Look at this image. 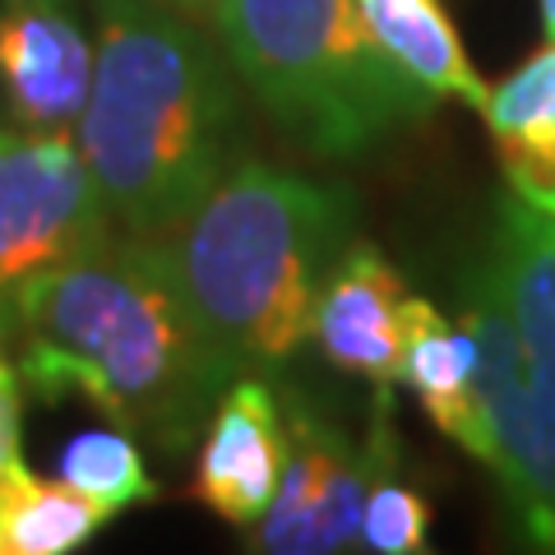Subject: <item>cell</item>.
Wrapping results in <instances>:
<instances>
[{"label":"cell","instance_id":"5","mask_svg":"<svg viewBox=\"0 0 555 555\" xmlns=\"http://www.w3.org/2000/svg\"><path fill=\"white\" fill-rule=\"evenodd\" d=\"M112 236L116 218L75 130H0V310L38 273Z\"/></svg>","mask_w":555,"mask_h":555},{"label":"cell","instance_id":"17","mask_svg":"<svg viewBox=\"0 0 555 555\" xmlns=\"http://www.w3.org/2000/svg\"><path fill=\"white\" fill-rule=\"evenodd\" d=\"M20 408H24V379L14 366L0 371V473L20 463Z\"/></svg>","mask_w":555,"mask_h":555},{"label":"cell","instance_id":"18","mask_svg":"<svg viewBox=\"0 0 555 555\" xmlns=\"http://www.w3.org/2000/svg\"><path fill=\"white\" fill-rule=\"evenodd\" d=\"M171 5L195 14V20H204V24H214V0H171Z\"/></svg>","mask_w":555,"mask_h":555},{"label":"cell","instance_id":"2","mask_svg":"<svg viewBox=\"0 0 555 555\" xmlns=\"http://www.w3.org/2000/svg\"><path fill=\"white\" fill-rule=\"evenodd\" d=\"M93 89L75 139L116 232L163 241L236 158V69L171 0H89Z\"/></svg>","mask_w":555,"mask_h":555},{"label":"cell","instance_id":"12","mask_svg":"<svg viewBox=\"0 0 555 555\" xmlns=\"http://www.w3.org/2000/svg\"><path fill=\"white\" fill-rule=\"evenodd\" d=\"M481 116L509 190L555 218V42L491 89Z\"/></svg>","mask_w":555,"mask_h":555},{"label":"cell","instance_id":"15","mask_svg":"<svg viewBox=\"0 0 555 555\" xmlns=\"http://www.w3.org/2000/svg\"><path fill=\"white\" fill-rule=\"evenodd\" d=\"M61 481L75 486L83 500H93L107 518H116L120 509L149 505V500L158 495V481L149 477L134 436L120 426L79 430V436L61 449Z\"/></svg>","mask_w":555,"mask_h":555},{"label":"cell","instance_id":"19","mask_svg":"<svg viewBox=\"0 0 555 555\" xmlns=\"http://www.w3.org/2000/svg\"><path fill=\"white\" fill-rule=\"evenodd\" d=\"M537 10H542V33H546V42H555V0H537Z\"/></svg>","mask_w":555,"mask_h":555},{"label":"cell","instance_id":"3","mask_svg":"<svg viewBox=\"0 0 555 555\" xmlns=\"http://www.w3.org/2000/svg\"><path fill=\"white\" fill-rule=\"evenodd\" d=\"M357 199L259 158H236L167 236L185 297L236 375H283L315 343L324 278L352 246Z\"/></svg>","mask_w":555,"mask_h":555},{"label":"cell","instance_id":"10","mask_svg":"<svg viewBox=\"0 0 555 555\" xmlns=\"http://www.w3.org/2000/svg\"><path fill=\"white\" fill-rule=\"evenodd\" d=\"M408 287L385 255L352 241L324 278L315 301V343L338 371L371 379L379 393L398 385Z\"/></svg>","mask_w":555,"mask_h":555},{"label":"cell","instance_id":"9","mask_svg":"<svg viewBox=\"0 0 555 555\" xmlns=\"http://www.w3.org/2000/svg\"><path fill=\"white\" fill-rule=\"evenodd\" d=\"M486 259L500 278L509 315L524 338V403L514 426H555V218L509 195L495 214V236Z\"/></svg>","mask_w":555,"mask_h":555},{"label":"cell","instance_id":"11","mask_svg":"<svg viewBox=\"0 0 555 555\" xmlns=\"http://www.w3.org/2000/svg\"><path fill=\"white\" fill-rule=\"evenodd\" d=\"M398 379L422 403L430 426L454 440L463 454L486 463V426L477 408V347L473 334L440 315L426 297H408L403 315V357Z\"/></svg>","mask_w":555,"mask_h":555},{"label":"cell","instance_id":"20","mask_svg":"<svg viewBox=\"0 0 555 555\" xmlns=\"http://www.w3.org/2000/svg\"><path fill=\"white\" fill-rule=\"evenodd\" d=\"M5 366H10V361H0V371H5Z\"/></svg>","mask_w":555,"mask_h":555},{"label":"cell","instance_id":"13","mask_svg":"<svg viewBox=\"0 0 555 555\" xmlns=\"http://www.w3.org/2000/svg\"><path fill=\"white\" fill-rule=\"evenodd\" d=\"M361 20L371 24L379 47L422 83L426 93H436L440 102L454 98L463 107L486 112V79L473 69L463 51V38L449 10L440 0H357Z\"/></svg>","mask_w":555,"mask_h":555},{"label":"cell","instance_id":"7","mask_svg":"<svg viewBox=\"0 0 555 555\" xmlns=\"http://www.w3.org/2000/svg\"><path fill=\"white\" fill-rule=\"evenodd\" d=\"M287 459V408L273 375H236L204 426L190 491L232 528H255L269 514Z\"/></svg>","mask_w":555,"mask_h":555},{"label":"cell","instance_id":"6","mask_svg":"<svg viewBox=\"0 0 555 555\" xmlns=\"http://www.w3.org/2000/svg\"><path fill=\"white\" fill-rule=\"evenodd\" d=\"M379 393V416L371 444H352L334 422L287 398V459L278 477L269 514L250 528V546L264 555H334L366 551L361 514L375 486V473L398 449L389 436V416Z\"/></svg>","mask_w":555,"mask_h":555},{"label":"cell","instance_id":"14","mask_svg":"<svg viewBox=\"0 0 555 555\" xmlns=\"http://www.w3.org/2000/svg\"><path fill=\"white\" fill-rule=\"evenodd\" d=\"M107 524L69 481L28 473L24 459L0 473V555H65Z\"/></svg>","mask_w":555,"mask_h":555},{"label":"cell","instance_id":"4","mask_svg":"<svg viewBox=\"0 0 555 555\" xmlns=\"http://www.w3.org/2000/svg\"><path fill=\"white\" fill-rule=\"evenodd\" d=\"M214 33L269 120L315 158H357L436 112L357 0H214Z\"/></svg>","mask_w":555,"mask_h":555},{"label":"cell","instance_id":"8","mask_svg":"<svg viewBox=\"0 0 555 555\" xmlns=\"http://www.w3.org/2000/svg\"><path fill=\"white\" fill-rule=\"evenodd\" d=\"M93 89V38L65 0H0V93L24 130H75Z\"/></svg>","mask_w":555,"mask_h":555},{"label":"cell","instance_id":"1","mask_svg":"<svg viewBox=\"0 0 555 555\" xmlns=\"http://www.w3.org/2000/svg\"><path fill=\"white\" fill-rule=\"evenodd\" d=\"M20 343V379L42 393H83L112 426L163 454L195 444L232 371L185 297L167 236L107 246L38 273L0 310Z\"/></svg>","mask_w":555,"mask_h":555},{"label":"cell","instance_id":"16","mask_svg":"<svg viewBox=\"0 0 555 555\" xmlns=\"http://www.w3.org/2000/svg\"><path fill=\"white\" fill-rule=\"evenodd\" d=\"M398 454L375 473V486L361 514V537L375 555H422L430 551V505L422 491L393 477Z\"/></svg>","mask_w":555,"mask_h":555}]
</instances>
